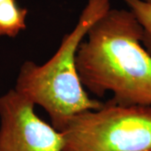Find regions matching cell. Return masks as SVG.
Instances as JSON below:
<instances>
[{
  "mask_svg": "<svg viewBox=\"0 0 151 151\" xmlns=\"http://www.w3.org/2000/svg\"><path fill=\"white\" fill-rule=\"evenodd\" d=\"M109 9L110 0H88L75 28L63 37L55 54L42 65L25 61L19 70L14 90L43 108L59 131L76 114L103 105L82 86L76 56L88 30Z\"/></svg>",
  "mask_w": 151,
  "mask_h": 151,
  "instance_id": "7a4b0ae2",
  "label": "cell"
},
{
  "mask_svg": "<svg viewBox=\"0 0 151 151\" xmlns=\"http://www.w3.org/2000/svg\"><path fill=\"white\" fill-rule=\"evenodd\" d=\"M143 29L142 44L151 55V3L144 0H124Z\"/></svg>",
  "mask_w": 151,
  "mask_h": 151,
  "instance_id": "8992f818",
  "label": "cell"
},
{
  "mask_svg": "<svg viewBox=\"0 0 151 151\" xmlns=\"http://www.w3.org/2000/svg\"><path fill=\"white\" fill-rule=\"evenodd\" d=\"M144 1H146V2H148V3H151V0H144Z\"/></svg>",
  "mask_w": 151,
  "mask_h": 151,
  "instance_id": "ba28073f",
  "label": "cell"
},
{
  "mask_svg": "<svg viewBox=\"0 0 151 151\" xmlns=\"http://www.w3.org/2000/svg\"><path fill=\"white\" fill-rule=\"evenodd\" d=\"M60 132L64 151H151V105L109 99L76 114Z\"/></svg>",
  "mask_w": 151,
  "mask_h": 151,
  "instance_id": "3957f363",
  "label": "cell"
},
{
  "mask_svg": "<svg viewBox=\"0 0 151 151\" xmlns=\"http://www.w3.org/2000/svg\"><path fill=\"white\" fill-rule=\"evenodd\" d=\"M131 11L109 10L88 30L76 56L81 84L122 105H151V55Z\"/></svg>",
  "mask_w": 151,
  "mask_h": 151,
  "instance_id": "6da1fadb",
  "label": "cell"
},
{
  "mask_svg": "<svg viewBox=\"0 0 151 151\" xmlns=\"http://www.w3.org/2000/svg\"><path fill=\"white\" fill-rule=\"evenodd\" d=\"M35 108L14 89L0 97V151H64L62 133L40 119Z\"/></svg>",
  "mask_w": 151,
  "mask_h": 151,
  "instance_id": "277c9868",
  "label": "cell"
},
{
  "mask_svg": "<svg viewBox=\"0 0 151 151\" xmlns=\"http://www.w3.org/2000/svg\"><path fill=\"white\" fill-rule=\"evenodd\" d=\"M27 10L19 7L15 0H7L0 5V35L15 37L26 27Z\"/></svg>",
  "mask_w": 151,
  "mask_h": 151,
  "instance_id": "5b68a950",
  "label": "cell"
},
{
  "mask_svg": "<svg viewBox=\"0 0 151 151\" xmlns=\"http://www.w3.org/2000/svg\"><path fill=\"white\" fill-rule=\"evenodd\" d=\"M5 1H7V0H0V5H1V4H2L3 3H4Z\"/></svg>",
  "mask_w": 151,
  "mask_h": 151,
  "instance_id": "52a82bcc",
  "label": "cell"
}]
</instances>
